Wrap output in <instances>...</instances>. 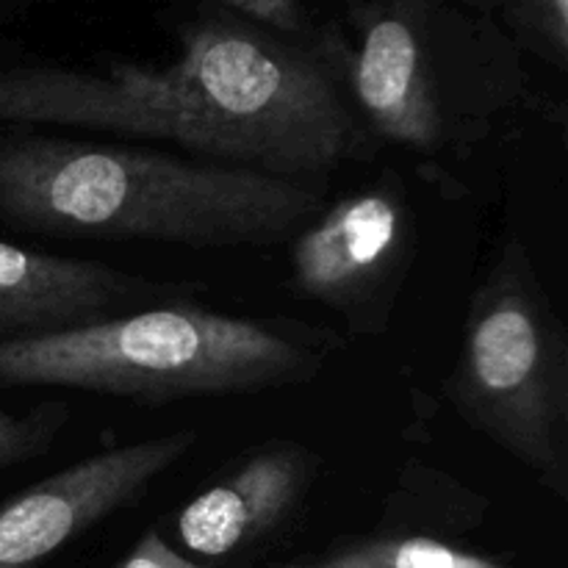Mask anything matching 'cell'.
I'll return each mask as SVG.
<instances>
[{"mask_svg": "<svg viewBox=\"0 0 568 568\" xmlns=\"http://www.w3.org/2000/svg\"><path fill=\"white\" fill-rule=\"evenodd\" d=\"M170 64L0 67V122L166 139L203 161L314 181L366 150L338 37L281 39L216 3L178 26Z\"/></svg>", "mask_w": 568, "mask_h": 568, "instance_id": "cell-1", "label": "cell"}, {"mask_svg": "<svg viewBox=\"0 0 568 568\" xmlns=\"http://www.w3.org/2000/svg\"><path fill=\"white\" fill-rule=\"evenodd\" d=\"M325 209L316 183L247 166L37 133L0 136V220L14 231L272 247Z\"/></svg>", "mask_w": 568, "mask_h": 568, "instance_id": "cell-2", "label": "cell"}, {"mask_svg": "<svg viewBox=\"0 0 568 568\" xmlns=\"http://www.w3.org/2000/svg\"><path fill=\"white\" fill-rule=\"evenodd\" d=\"M347 347L327 327L161 303L44 338L0 342V388L53 386L139 405L303 386Z\"/></svg>", "mask_w": 568, "mask_h": 568, "instance_id": "cell-3", "label": "cell"}, {"mask_svg": "<svg viewBox=\"0 0 568 568\" xmlns=\"http://www.w3.org/2000/svg\"><path fill=\"white\" fill-rule=\"evenodd\" d=\"M355 50L338 39L353 109L383 142L419 153L464 150L525 103V55L488 6L381 0L349 6Z\"/></svg>", "mask_w": 568, "mask_h": 568, "instance_id": "cell-4", "label": "cell"}, {"mask_svg": "<svg viewBox=\"0 0 568 568\" xmlns=\"http://www.w3.org/2000/svg\"><path fill=\"white\" fill-rule=\"evenodd\" d=\"M447 397L466 425L566 499L568 338L519 239L503 242L471 292Z\"/></svg>", "mask_w": 568, "mask_h": 568, "instance_id": "cell-5", "label": "cell"}, {"mask_svg": "<svg viewBox=\"0 0 568 568\" xmlns=\"http://www.w3.org/2000/svg\"><path fill=\"white\" fill-rule=\"evenodd\" d=\"M414 214L397 175L327 205L292 239V286L344 316L349 331L381 336L414 253Z\"/></svg>", "mask_w": 568, "mask_h": 568, "instance_id": "cell-6", "label": "cell"}, {"mask_svg": "<svg viewBox=\"0 0 568 568\" xmlns=\"http://www.w3.org/2000/svg\"><path fill=\"white\" fill-rule=\"evenodd\" d=\"M197 444L194 430L122 444L70 464L0 505V568H37L131 508Z\"/></svg>", "mask_w": 568, "mask_h": 568, "instance_id": "cell-7", "label": "cell"}, {"mask_svg": "<svg viewBox=\"0 0 568 568\" xmlns=\"http://www.w3.org/2000/svg\"><path fill=\"white\" fill-rule=\"evenodd\" d=\"M189 283H164L103 261L64 258L0 242V342L98 325L155 303H178Z\"/></svg>", "mask_w": 568, "mask_h": 568, "instance_id": "cell-8", "label": "cell"}, {"mask_svg": "<svg viewBox=\"0 0 568 568\" xmlns=\"http://www.w3.org/2000/svg\"><path fill=\"white\" fill-rule=\"evenodd\" d=\"M316 471L320 458L305 444H264L183 505L175 519L178 538L197 558H236L297 514Z\"/></svg>", "mask_w": 568, "mask_h": 568, "instance_id": "cell-9", "label": "cell"}, {"mask_svg": "<svg viewBox=\"0 0 568 568\" xmlns=\"http://www.w3.org/2000/svg\"><path fill=\"white\" fill-rule=\"evenodd\" d=\"M308 568H508L486 555L466 552L419 532H377L355 538L314 560Z\"/></svg>", "mask_w": 568, "mask_h": 568, "instance_id": "cell-10", "label": "cell"}, {"mask_svg": "<svg viewBox=\"0 0 568 568\" xmlns=\"http://www.w3.org/2000/svg\"><path fill=\"white\" fill-rule=\"evenodd\" d=\"M505 37L521 55L530 53L547 64L568 67V3L566 0H508L488 6Z\"/></svg>", "mask_w": 568, "mask_h": 568, "instance_id": "cell-11", "label": "cell"}, {"mask_svg": "<svg viewBox=\"0 0 568 568\" xmlns=\"http://www.w3.org/2000/svg\"><path fill=\"white\" fill-rule=\"evenodd\" d=\"M67 419H70V405L59 399L39 405L28 414L0 410V471L48 453L64 430Z\"/></svg>", "mask_w": 568, "mask_h": 568, "instance_id": "cell-12", "label": "cell"}, {"mask_svg": "<svg viewBox=\"0 0 568 568\" xmlns=\"http://www.w3.org/2000/svg\"><path fill=\"white\" fill-rule=\"evenodd\" d=\"M231 14L261 31L281 39H305L314 37V22H311L308 9L297 0H220Z\"/></svg>", "mask_w": 568, "mask_h": 568, "instance_id": "cell-13", "label": "cell"}, {"mask_svg": "<svg viewBox=\"0 0 568 568\" xmlns=\"http://www.w3.org/2000/svg\"><path fill=\"white\" fill-rule=\"evenodd\" d=\"M114 568H209L197 564L194 558H186L178 549H172L155 530H148L136 541V547L125 555Z\"/></svg>", "mask_w": 568, "mask_h": 568, "instance_id": "cell-14", "label": "cell"}]
</instances>
